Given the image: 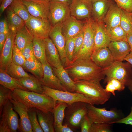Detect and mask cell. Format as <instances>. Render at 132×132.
Returning a JSON list of instances; mask_svg holds the SVG:
<instances>
[{"label": "cell", "instance_id": "obj_1", "mask_svg": "<svg viewBox=\"0 0 132 132\" xmlns=\"http://www.w3.org/2000/svg\"><path fill=\"white\" fill-rule=\"evenodd\" d=\"M64 67L74 81L79 80L100 81L105 78L102 69L98 67L91 58L76 60Z\"/></svg>", "mask_w": 132, "mask_h": 132}, {"label": "cell", "instance_id": "obj_2", "mask_svg": "<svg viewBox=\"0 0 132 132\" xmlns=\"http://www.w3.org/2000/svg\"><path fill=\"white\" fill-rule=\"evenodd\" d=\"M11 96L20 101L28 108H34L43 112H52L57 101L45 94L16 89L13 91Z\"/></svg>", "mask_w": 132, "mask_h": 132}, {"label": "cell", "instance_id": "obj_3", "mask_svg": "<svg viewBox=\"0 0 132 132\" xmlns=\"http://www.w3.org/2000/svg\"><path fill=\"white\" fill-rule=\"evenodd\" d=\"M74 82L75 92L82 94L90 99L94 105L104 104L110 97L111 93L106 91L100 81L79 80Z\"/></svg>", "mask_w": 132, "mask_h": 132}, {"label": "cell", "instance_id": "obj_4", "mask_svg": "<svg viewBox=\"0 0 132 132\" xmlns=\"http://www.w3.org/2000/svg\"><path fill=\"white\" fill-rule=\"evenodd\" d=\"M105 77L104 84L111 79L115 78L122 81L126 87L132 80V66L127 62L115 61L111 65L102 69Z\"/></svg>", "mask_w": 132, "mask_h": 132}, {"label": "cell", "instance_id": "obj_5", "mask_svg": "<svg viewBox=\"0 0 132 132\" xmlns=\"http://www.w3.org/2000/svg\"><path fill=\"white\" fill-rule=\"evenodd\" d=\"M96 27V22L92 17L86 20L84 23V36L81 49L72 62L80 59L91 58L95 48Z\"/></svg>", "mask_w": 132, "mask_h": 132}, {"label": "cell", "instance_id": "obj_6", "mask_svg": "<svg viewBox=\"0 0 132 132\" xmlns=\"http://www.w3.org/2000/svg\"><path fill=\"white\" fill-rule=\"evenodd\" d=\"M87 104L78 101L68 104L65 110L63 124L67 125L73 131L80 127L81 120L87 114Z\"/></svg>", "mask_w": 132, "mask_h": 132}, {"label": "cell", "instance_id": "obj_7", "mask_svg": "<svg viewBox=\"0 0 132 132\" xmlns=\"http://www.w3.org/2000/svg\"><path fill=\"white\" fill-rule=\"evenodd\" d=\"M9 100L0 111V132H16L18 130L19 120Z\"/></svg>", "mask_w": 132, "mask_h": 132}, {"label": "cell", "instance_id": "obj_8", "mask_svg": "<svg viewBox=\"0 0 132 132\" xmlns=\"http://www.w3.org/2000/svg\"><path fill=\"white\" fill-rule=\"evenodd\" d=\"M94 105L87 104V114L92 124L94 123H110L120 119V116L114 109L108 110L106 108H98Z\"/></svg>", "mask_w": 132, "mask_h": 132}, {"label": "cell", "instance_id": "obj_9", "mask_svg": "<svg viewBox=\"0 0 132 132\" xmlns=\"http://www.w3.org/2000/svg\"><path fill=\"white\" fill-rule=\"evenodd\" d=\"M45 94L56 101L65 102L68 104L77 102H82L94 105L93 101L82 94L51 88L43 85Z\"/></svg>", "mask_w": 132, "mask_h": 132}, {"label": "cell", "instance_id": "obj_10", "mask_svg": "<svg viewBox=\"0 0 132 132\" xmlns=\"http://www.w3.org/2000/svg\"><path fill=\"white\" fill-rule=\"evenodd\" d=\"M25 25L34 37L44 39L49 37L52 27L49 20L31 15L25 22Z\"/></svg>", "mask_w": 132, "mask_h": 132}, {"label": "cell", "instance_id": "obj_11", "mask_svg": "<svg viewBox=\"0 0 132 132\" xmlns=\"http://www.w3.org/2000/svg\"><path fill=\"white\" fill-rule=\"evenodd\" d=\"M71 16L69 5L62 3L50 1L48 20L52 26L62 22Z\"/></svg>", "mask_w": 132, "mask_h": 132}, {"label": "cell", "instance_id": "obj_12", "mask_svg": "<svg viewBox=\"0 0 132 132\" xmlns=\"http://www.w3.org/2000/svg\"><path fill=\"white\" fill-rule=\"evenodd\" d=\"M26 7L31 15L48 19L50 1L43 0H22Z\"/></svg>", "mask_w": 132, "mask_h": 132}, {"label": "cell", "instance_id": "obj_13", "mask_svg": "<svg viewBox=\"0 0 132 132\" xmlns=\"http://www.w3.org/2000/svg\"><path fill=\"white\" fill-rule=\"evenodd\" d=\"M71 16L80 20L92 17V2L88 0H72L69 6Z\"/></svg>", "mask_w": 132, "mask_h": 132}, {"label": "cell", "instance_id": "obj_14", "mask_svg": "<svg viewBox=\"0 0 132 132\" xmlns=\"http://www.w3.org/2000/svg\"><path fill=\"white\" fill-rule=\"evenodd\" d=\"M9 100L12 103L15 111L19 115V120L18 130L22 132H33L29 120L28 108L22 102L10 96Z\"/></svg>", "mask_w": 132, "mask_h": 132}, {"label": "cell", "instance_id": "obj_15", "mask_svg": "<svg viewBox=\"0 0 132 132\" xmlns=\"http://www.w3.org/2000/svg\"><path fill=\"white\" fill-rule=\"evenodd\" d=\"M16 33V32L10 30L2 51L0 53V69L5 71L12 61Z\"/></svg>", "mask_w": 132, "mask_h": 132}, {"label": "cell", "instance_id": "obj_16", "mask_svg": "<svg viewBox=\"0 0 132 132\" xmlns=\"http://www.w3.org/2000/svg\"><path fill=\"white\" fill-rule=\"evenodd\" d=\"M42 65L44 75L43 77L39 79L41 84L52 89L68 91L55 75L49 64L47 62Z\"/></svg>", "mask_w": 132, "mask_h": 132}, {"label": "cell", "instance_id": "obj_17", "mask_svg": "<svg viewBox=\"0 0 132 132\" xmlns=\"http://www.w3.org/2000/svg\"><path fill=\"white\" fill-rule=\"evenodd\" d=\"M49 37L57 49L62 64L63 62L64 63L66 40L62 33V22L58 23L52 27Z\"/></svg>", "mask_w": 132, "mask_h": 132}, {"label": "cell", "instance_id": "obj_18", "mask_svg": "<svg viewBox=\"0 0 132 132\" xmlns=\"http://www.w3.org/2000/svg\"><path fill=\"white\" fill-rule=\"evenodd\" d=\"M84 25L81 21L71 16L62 22V33L66 41L76 37L83 29Z\"/></svg>", "mask_w": 132, "mask_h": 132}, {"label": "cell", "instance_id": "obj_19", "mask_svg": "<svg viewBox=\"0 0 132 132\" xmlns=\"http://www.w3.org/2000/svg\"><path fill=\"white\" fill-rule=\"evenodd\" d=\"M91 58L98 67L102 69L109 66L115 61L108 47L94 50Z\"/></svg>", "mask_w": 132, "mask_h": 132}, {"label": "cell", "instance_id": "obj_20", "mask_svg": "<svg viewBox=\"0 0 132 132\" xmlns=\"http://www.w3.org/2000/svg\"><path fill=\"white\" fill-rule=\"evenodd\" d=\"M115 60L123 61L131 52L126 41H111L108 46Z\"/></svg>", "mask_w": 132, "mask_h": 132}, {"label": "cell", "instance_id": "obj_21", "mask_svg": "<svg viewBox=\"0 0 132 132\" xmlns=\"http://www.w3.org/2000/svg\"><path fill=\"white\" fill-rule=\"evenodd\" d=\"M45 55L48 63L52 67L57 68L63 65L58 51L49 37L44 39Z\"/></svg>", "mask_w": 132, "mask_h": 132}, {"label": "cell", "instance_id": "obj_22", "mask_svg": "<svg viewBox=\"0 0 132 132\" xmlns=\"http://www.w3.org/2000/svg\"><path fill=\"white\" fill-rule=\"evenodd\" d=\"M121 10L117 5L111 4L103 20L106 29L120 25Z\"/></svg>", "mask_w": 132, "mask_h": 132}, {"label": "cell", "instance_id": "obj_23", "mask_svg": "<svg viewBox=\"0 0 132 132\" xmlns=\"http://www.w3.org/2000/svg\"><path fill=\"white\" fill-rule=\"evenodd\" d=\"M96 22L94 50L108 47L111 42L107 34L106 29L103 21Z\"/></svg>", "mask_w": 132, "mask_h": 132}, {"label": "cell", "instance_id": "obj_24", "mask_svg": "<svg viewBox=\"0 0 132 132\" xmlns=\"http://www.w3.org/2000/svg\"><path fill=\"white\" fill-rule=\"evenodd\" d=\"M92 4V17L96 22L103 21L111 3L109 0H99Z\"/></svg>", "mask_w": 132, "mask_h": 132}, {"label": "cell", "instance_id": "obj_25", "mask_svg": "<svg viewBox=\"0 0 132 132\" xmlns=\"http://www.w3.org/2000/svg\"><path fill=\"white\" fill-rule=\"evenodd\" d=\"M54 72L63 86L69 92L74 93L75 91L74 82L62 65L57 68L52 67Z\"/></svg>", "mask_w": 132, "mask_h": 132}, {"label": "cell", "instance_id": "obj_26", "mask_svg": "<svg viewBox=\"0 0 132 132\" xmlns=\"http://www.w3.org/2000/svg\"><path fill=\"white\" fill-rule=\"evenodd\" d=\"M34 37L25 24L16 32L14 44L21 51L27 44L33 42Z\"/></svg>", "mask_w": 132, "mask_h": 132}, {"label": "cell", "instance_id": "obj_27", "mask_svg": "<svg viewBox=\"0 0 132 132\" xmlns=\"http://www.w3.org/2000/svg\"><path fill=\"white\" fill-rule=\"evenodd\" d=\"M36 112L39 123L44 132H55L52 112L46 113L37 109Z\"/></svg>", "mask_w": 132, "mask_h": 132}, {"label": "cell", "instance_id": "obj_28", "mask_svg": "<svg viewBox=\"0 0 132 132\" xmlns=\"http://www.w3.org/2000/svg\"><path fill=\"white\" fill-rule=\"evenodd\" d=\"M0 84L12 91L16 89L30 91L22 84L19 79L8 75L6 71L0 69Z\"/></svg>", "mask_w": 132, "mask_h": 132}, {"label": "cell", "instance_id": "obj_29", "mask_svg": "<svg viewBox=\"0 0 132 132\" xmlns=\"http://www.w3.org/2000/svg\"><path fill=\"white\" fill-rule=\"evenodd\" d=\"M22 84L30 91L44 94L43 85L39 79L33 75L19 79Z\"/></svg>", "mask_w": 132, "mask_h": 132}, {"label": "cell", "instance_id": "obj_30", "mask_svg": "<svg viewBox=\"0 0 132 132\" xmlns=\"http://www.w3.org/2000/svg\"><path fill=\"white\" fill-rule=\"evenodd\" d=\"M6 14L10 30L16 32L25 24V21L15 13L9 6L6 9Z\"/></svg>", "mask_w": 132, "mask_h": 132}, {"label": "cell", "instance_id": "obj_31", "mask_svg": "<svg viewBox=\"0 0 132 132\" xmlns=\"http://www.w3.org/2000/svg\"><path fill=\"white\" fill-rule=\"evenodd\" d=\"M35 57L42 64L47 62L45 55V44L44 39L34 37L33 41Z\"/></svg>", "mask_w": 132, "mask_h": 132}, {"label": "cell", "instance_id": "obj_32", "mask_svg": "<svg viewBox=\"0 0 132 132\" xmlns=\"http://www.w3.org/2000/svg\"><path fill=\"white\" fill-rule=\"evenodd\" d=\"M22 67L39 79L43 76L42 65L36 58L32 60L26 59Z\"/></svg>", "mask_w": 132, "mask_h": 132}, {"label": "cell", "instance_id": "obj_33", "mask_svg": "<svg viewBox=\"0 0 132 132\" xmlns=\"http://www.w3.org/2000/svg\"><path fill=\"white\" fill-rule=\"evenodd\" d=\"M68 106L66 103L57 101L52 112L54 121V128L63 125L65 117V110Z\"/></svg>", "mask_w": 132, "mask_h": 132}, {"label": "cell", "instance_id": "obj_34", "mask_svg": "<svg viewBox=\"0 0 132 132\" xmlns=\"http://www.w3.org/2000/svg\"><path fill=\"white\" fill-rule=\"evenodd\" d=\"M9 6L15 13L25 22L31 16L26 7L22 0H14Z\"/></svg>", "mask_w": 132, "mask_h": 132}, {"label": "cell", "instance_id": "obj_35", "mask_svg": "<svg viewBox=\"0 0 132 132\" xmlns=\"http://www.w3.org/2000/svg\"><path fill=\"white\" fill-rule=\"evenodd\" d=\"M5 71L11 77L18 79L30 75L24 71L22 66L15 64L12 61Z\"/></svg>", "mask_w": 132, "mask_h": 132}, {"label": "cell", "instance_id": "obj_36", "mask_svg": "<svg viewBox=\"0 0 132 132\" xmlns=\"http://www.w3.org/2000/svg\"><path fill=\"white\" fill-rule=\"evenodd\" d=\"M106 31L111 42L127 41V34L120 25L110 29H106Z\"/></svg>", "mask_w": 132, "mask_h": 132}, {"label": "cell", "instance_id": "obj_37", "mask_svg": "<svg viewBox=\"0 0 132 132\" xmlns=\"http://www.w3.org/2000/svg\"><path fill=\"white\" fill-rule=\"evenodd\" d=\"M120 25L127 34L132 33V18L131 13L121 9Z\"/></svg>", "mask_w": 132, "mask_h": 132}, {"label": "cell", "instance_id": "obj_38", "mask_svg": "<svg viewBox=\"0 0 132 132\" xmlns=\"http://www.w3.org/2000/svg\"><path fill=\"white\" fill-rule=\"evenodd\" d=\"M76 37L66 41L64 49L65 60L63 65L64 66L68 65L73 60V54Z\"/></svg>", "mask_w": 132, "mask_h": 132}, {"label": "cell", "instance_id": "obj_39", "mask_svg": "<svg viewBox=\"0 0 132 132\" xmlns=\"http://www.w3.org/2000/svg\"><path fill=\"white\" fill-rule=\"evenodd\" d=\"M28 108L29 117L33 132H44L38 120L36 109L34 108Z\"/></svg>", "mask_w": 132, "mask_h": 132}, {"label": "cell", "instance_id": "obj_40", "mask_svg": "<svg viewBox=\"0 0 132 132\" xmlns=\"http://www.w3.org/2000/svg\"><path fill=\"white\" fill-rule=\"evenodd\" d=\"M26 60L21 51L14 44L12 54V62L15 64L22 66Z\"/></svg>", "mask_w": 132, "mask_h": 132}, {"label": "cell", "instance_id": "obj_41", "mask_svg": "<svg viewBox=\"0 0 132 132\" xmlns=\"http://www.w3.org/2000/svg\"><path fill=\"white\" fill-rule=\"evenodd\" d=\"M12 92L11 90L0 85V111L9 100Z\"/></svg>", "mask_w": 132, "mask_h": 132}, {"label": "cell", "instance_id": "obj_42", "mask_svg": "<svg viewBox=\"0 0 132 132\" xmlns=\"http://www.w3.org/2000/svg\"><path fill=\"white\" fill-rule=\"evenodd\" d=\"M84 36L83 29L82 30L76 37L73 54V59L72 61L77 57L81 49L83 43Z\"/></svg>", "mask_w": 132, "mask_h": 132}, {"label": "cell", "instance_id": "obj_43", "mask_svg": "<svg viewBox=\"0 0 132 132\" xmlns=\"http://www.w3.org/2000/svg\"><path fill=\"white\" fill-rule=\"evenodd\" d=\"M111 124L105 123H94L92 124L90 132H110Z\"/></svg>", "mask_w": 132, "mask_h": 132}, {"label": "cell", "instance_id": "obj_44", "mask_svg": "<svg viewBox=\"0 0 132 132\" xmlns=\"http://www.w3.org/2000/svg\"><path fill=\"white\" fill-rule=\"evenodd\" d=\"M21 51L26 60H32L36 58L33 52V42L27 44Z\"/></svg>", "mask_w": 132, "mask_h": 132}, {"label": "cell", "instance_id": "obj_45", "mask_svg": "<svg viewBox=\"0 0 132 132\" xmlns=\"http://www.w3.org/2000/svg\"><path fill=\"white\" fill-rule=\"evenodd\" d=\"M92 123L87 114H86L81 120L80 125L81 132H90Z\"/></svg>", "mask_w": 132, "mask_h": 132}, {"label": "cell", "instance_id": "obj_46", "mask_svg": "<svg viewBox=\"0 0 132 132\" xmlns=\"http://www.w3.org/2000/svg\"><path fill=\"white\" fill-rule=\"evenodd\" d=\"M117 6L122 9L132 12V0H114Z\"/></svg>", "mask_w": 132, "mask_h": 132}, {"label": "cell", "instance_id": "obj_47", "mask_svg": "<svg viewBox=\"0 0 132 132\" xmlns=\"http://www.w3.org/2000/svg\"><path fill=\"white\" fill-rule=\"evenodd\" d=\"M109 80L111 82L113 86L116 90L122 91L125 88V85L122 81L115 78H112Z\"/></svg>", "mask_w": 132, "mask_h": 132}, {"label": "cell", "instance_id": "obj_48", "mask_svg": "<svg viewBox=\"0 0 132 132\" xmlns=\"http://www.w3.org/2000/svg\"><path fill=\"white\" fill-rule=\"evenodd\" d=\"M131 112L127 116L112 122L110 124L114 123H123L127 125H132V106L131 107Z\"/></svg>", "mask_w": 132, "mask_h": 132}, {"label": "cell", "instance_id": "obj_49", "mask_svg": "<svg viewBox=\"0 0 132 132\" xmlns=\"http://www.w3.org/2000/svg\"><path fill=\"white\" fill-rule=\"evenodd\" d=\"M10 31L6 18L1 19L0 21V33L8 34Z\"/></svg>", "mask_w": 132, "mask_h": 132}, {"label": "cell", "instance_id": "obj_50", "mask_svg": "<svg viewBox=\"0 0 132 132\" xmlns=\"http://www.w3.org/2000/svg\"><path fill=\"white\" fill-rule=\"evenodd\" d=\"M14 0H2L0 3V16H1L5 10L11 4Z\"/></svg>", "mask_w": 132, "mask_h": 132}, {"label": "cell", "instance_id": "obj_51", "mask_svg": "<svg viewBox=\"0 0 132 132\" xmlns=\"http://www.w3.org/2000/svg\"><path fill=\"white\" fill-rule=\"evenodd\" d=\"M56 132H73L74 131L66 125L63 124L60 126L55 128Z\"/></svg>", "mask_w": 132, "mask_h": 132}, {"label": "cell", "instance_id": "obj_52", "mask_svg": "<svg viewBox=\"0 0 132 132\" xmlns=\"http://www.w3.org/2000/svg\"><path fill=\"white\" fill-rule=\"evenodd\" d=\"M8 34L0 33V53L2 51Z\"/></svg>", "mask_w": 132, "mask_h": 132}, {"label": "cell", "instance_id": "obj_53", "mask_svg": "<svg viewBox=\"0 0 132 132\" xmlns=\"http://www.w3.org/2000/svg\"><path fill=\"white\" fill-rule=\"evenodd\" d=\"M127 40L130 46L131 51L132 52V33L127 34Z\"/></svg>", "mask_w": 132, "mask_h": 132}, {"label": "cell", "instance_id": "obj_54", "mask_svg": "<svg viewBox=\"0 0 132 132\" xmlns=\"http://www.w3.org/2000/svg\"><path fill=\"white\" fill-rule=\"evenodd\" d=\"M124 60L129 63L132 66V52H131L124 58Z\"/></svg>", "mask_w": 132, "mask_h": 132}, {"label": "cell", "instance_id": "obj_55", "mask_svg": "<svg viewBox=\"0 0 132 132\" xmlns=\"http://www.w3.org/2000/svg\"><path fill=\"white\" fill-rule=\"evenodd\" d=\"M72 0H50L58 2L67 4L69 6L71 3Z\"/></svg>", "mask_w": 132, "mask_h": 132}, {"label": "cell", "instance_id": "obj_56", "mask_svg": "<svg viewBox=\"0 0 132 132\" xmlns=\"http://www.w3.org/2000/svg\"><path fill=\"white\" fill-rule=\"evenodd\" d=\"M127 87L132 94V80L130 81L127 85Z\"/></svg>", "mask_w": 132, "mask_h": 132}, {"label": "cell", "instance_id": "obj_57", "mask_svg": "<svg viewBox=\"0 0 132 132\" xmlns=\"http://www.w3.org/2000/svg\"><path fill=\"white\" fill-rule=\"evenodd\" d=\"M89 1H90L92 2H94L95 1H96L99 0H88Z\"/></svg>", "mask_w": 132, "mask_h": 132}, {"label": "cell", "instance_id": "obj_58", "mask_svg": "<svg viewBox=\"0 0 132 132\" xmlns=\"http://www.w3.org/2000/svg\"><path fill=\"white\" fill-rule=\"evenodd\" d=\"M2 0H0V3L1 2V1H2Z\"/></svg>", "mask_w": 132, "mask_h": 132}, {"label": "cell", "instance_id": "obj_59", "mask_svg": "<svg viewBox=\"0 0 132 132\" xmlns=\"http://www.w3.org/2000/svg\"><path fill=\"white\" fill-rule=\"evenodd\" d=\"M46 0L50 1V0Z\"/></svg>", "mask_w": 132, "mask_h": 132}, {"label": "cell", "instance_id": "obj_60", "mask_svg": "<svg viewBox=\"0 0 132 132\" xmlns=\"http://www.w3.org/2000/svg\"><path fill=\"white\" fill-rule=\"evenodd\" d=\"M131 15H132V12L131 13Z\"/></svg>", "mask_w": 132, "mask_h": 132}]
</instances>
